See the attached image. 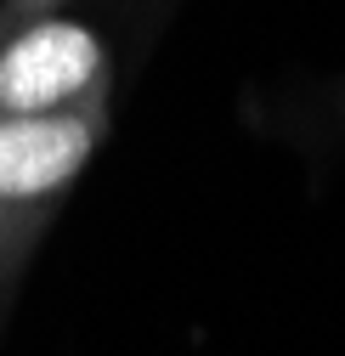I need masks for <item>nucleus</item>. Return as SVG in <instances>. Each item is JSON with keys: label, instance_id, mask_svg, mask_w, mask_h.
Returning a JSON list of instances; mask_svg holds the SVG:
<instances>
[{"label": "nucleus", "instance_id": "nucleus-1", "mask_svg": "<svg viewBox=\"0 0 345 356\" xmlns=\"http://www.w3.org/2000/svg\"><path fill=\"white\" fill-rule=\"evenodd\" d=\"M113 97L51 119H0V283L40 243L79 170L108 142Z\"/></svg>", "mask_w": 345, "mask_h": 356}]
</instances>
